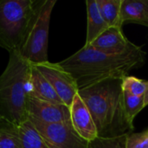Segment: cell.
I'll return each mask as SVG.
<instances>
[{"label":"cell","instance_id":"6da1fadb","mask_svg":"<svg viewBox=\"0 0 148 148\" xmlns=\"http://www.w3.org/2000/svg\"><path fill=\"white\" fill-rule=\"evenodd\" d=\"M146 52L133 44L127 51L108 55L83 46L74 55L58 62L75 80L78 89L108 79H123L145 61Z\"/></svg>","mask_w":148,"mask_h":148},{"label":"cell","instance_id":"7a4b0ae2","mask_svg":"<svg viewBox=\"0 0 148 148\" xmlns=\"http://www.w3.org/2000/svg\"><path fill=\"white\" fill-rule=\"evenodd\" d=\"M95 124L98 137L114 138L134 130L124 106L122 79H108L78 90Z\"/></svg>","mask_w":148,"mask_h":148},{"label":"cell","instance_id":"3957f363","mask_svg":"<svg viewBox=\"0 0 148 148\" xmlns=\"http://www.w3.org/2000/svg\"><path fill=\"white\" fill-rule=\"evenodd\" d=\"M32 65L19 52L10 53L0 75V120L16 127L29 120L28 99Z\"/></svg>","mask_w":148,"mask_h":148},{"label":"cell","instance_id":"277c9868","mask_svg":"<svg viewBox=\"0 0 148 148\" xmlns=\"http://www.w3.org/2000/svg\"><path fill=\"white\" fill-rule=\"evenodd\" d=\"M36 1L0 0V47L9 53L19 52Z\"/></svg>","mask_w":148,"mask_h":148},{"label":"cell","instance_id":"5b68a950","mask_svg":"<svg viewBox=\"0 0 148 148\" xmlns=\"http://www.w3.org/2000/svg\"><path fill=\"white\" fill-rule=\"evenodd\" d=\"M56 0L36 1L23 46L19 51L23 59L36 65L49 62L48 45L51 13Z\"/></svg>","mask_w":148,"mask_h":148},{"label":"cell","instance_id":"8992f818","mask_svg":"<svg viewBox=\"0 0 148 148\" xmlns=\"http://www.w3.org/2000/svg\"><path fill=\"white\" fill-rule=\"evenodd\" d=\"M29 120L36 127L49 148H88V142L75 132L71 121L49 124L30 117Z\"/></svg>","mask_w":148,"mask_h":148},{"label":"cell","instance_id":"52a82bcc","mask_svg":"<svg viewBox=\"0 0 148 148\" xmlns=\"http://www.w3.org/2000/svg\"><path fill=\"white\" fill-rule=\"evenodd\" d=\"M50 83L62 102L70 108L75 96L78 94V87L72 75L63 69L58 62H43L34 65Z\"/></svg>","mask_w":148,"mask_h":148},{"label":"cell","instance_id":"ba28073f","mask_svg":"<svg viewBox=\"0 0 148 148\" xmlns=\"http://www.w3.org/2000/svg\"><path fill=\"white\" fill-rule=\"evenodd\" d=\"M28 114L29 118L49 124L71 121L69 108L66 105L45 101L31 95L28 99Z\"/></svg>","mask_w":148,"mask_h":148},{"label":"cell","instance_id":"9c48e42d","mask_svg":"<svg viewBox=\"0 0 148 148\" xmlns=\"http://www.w3.org/2000/svg\"><path fill=\"white\" fill-rule=\"evenodd\" d=\"M69 111L71 123L75 132L88 142L95 140L98 137L95 124L88 107L78 94L75 96Z\"/></svg>","mask_w":148,"mask_h":148},{"label":"cell","instance_id":"30bf717a","mask_svg":"<svg viewBox=\"0 0 148 148\" xmlns=\"http://www.w3.org/2000/svg\"><path fill=\"white\" fill-rule=\"evenodd\" d=\"M133 44L125 37L121 27L113 26L108 28L88 47L108 55H118L127 51Z\"/></svg>","mask_w":148,"mask_h":148},{"label":"cell","instance_id":"8fae6325","mask_svg":"<svg viewBox=\"0 0 148 148\" xmlns=\"http://www.w3.org/2000/svg\"><path fill=\"white\" fill-rule=\"evenodd\" d=\"M29 84V95L45 101L60 105H65L60 99V97L57 95L50 83L45 79V77L38 71V69L34 65H32L31 67Z\"/></svg>","mask_w":148,"mask_h":148},{"label":"cell","instance_id":"7c38bea8","mask_svg":"<svg viewBox=\"0 0 148 148\" xmlns=\"http://www.w3.org/2000/svg\"><path fill=\"white\" fill-rule=\"evenodd\" d=\"M125 23L148 26V0H122L121 23Z\"/></svg>","mask_w":148,"mask_h":148},{"label":"cell","instance_id":"4fadbf2b","mask_svg":"<svg viewBox=\"0 0 148 148\" xmlns=\"http://www.w3.org/2000/svg\"><path fill=\"white\" fill-rule=\"evenodd\" d=\"M86 4L88 13V26L86 42L84 45L88 46L109 27L101 14L97 0H87Z\"/></svg>","mask_w":148,"mask_h":148},{"label":"cell","instance_id":"5bb4252c","mask_svg":"<svg viewBox=\"0 0 148 148\" xmlns=\"http://www.w3.org/2000/svg\"><path fill=\"white\" fill-rule=\"evenodd\" d=\"M23 148H49L33 123L27 120L17 127Z\"/></svg>","mask_w":148,"mask_h":148},{"label":"cell","instance_id":"9a60e30c","mask_svg":"<svg viewBox=\"0 0 148 148\" xmlns=\"http://www.w3.org/2000/svg\"><path fill=\"white\" fill-rule=\"evenodd\" d=\"M122 0H97L101 14L108 27H122L121 7Z\"/></svg>","mask_w":148,"mask_h":148},{"label":"cell","instance_id":"2e32d148","mask_svg":"<svg viewBox=\"0 0 148 148\" xmlns=\"http://www.w3.org/2000/svg\"><path fill=\"white\" fill-rule=\"evenodd\" d=\"M0 148H23L17 127L1 120Z\"/></svg>","mask_w":148,"mask_h":148},{"label":"cell","instance_id":"e0dca14e","mask_svg":"<svg viewBox=\"0 0 148 148\" xmlns=\"http://www.w3.org/2000/svg\"><path fill=\"white\" fill-rule=\"evenodd\" d=\"M124 95V106L126 114L129 122L134 125V118L137 114L145 108L144 106V95L134 96L123 91Z\"/></svg>","mask_w":148,"mask_h":148},{"label":"cell","instance_id":"ac0fdd59","mask_svg":"<svg viewBox=\"0 0 148 148\" xmlns=\"http://www.w3.org/2000/svg\"><path fill=\"white\" fill-rule=\"evenodd\" d=\"M130 134L114 138L97 137L88 142V148H127V139Z\"/></svg>","mask_w":148,"mask_h":148},{"label":"cell","instance_id":"d6986e66","mask_svg":"<svg viewBox=\"0 0 148 148\" xmlns=\"http://www.w3.org/2000/svg\"><path fill=\"white\" fill-rule=\"evenodd\" d=\"M147 81L138 79L134 76H126L122 79V88L124 92H127L134 96H142L147 88Z\"/></svg>","mask_w":148,"mask_h":148},{"label":"cell","instance_id":"ffe728a7","mask_svg":"<svg viewBox=\"0 0 148 148\" xmlns=\"http://www.w3.org/2000/svg\"><path fill=\"white\" fill-rule=\"evenodd\" d=\"M127 148H148V129L129 134L127 139Z\"/></svg>","mask_w":148,"mask_h":148},{"label":"cell","instance_id":"44dd1931","mask_svg":"<svg viewBox=\"0 0 148 148\" xmlns=\"http://www.w3.org/2000/svg\"><path fill=\"white\" fill-rule=\"evenodd\" d=\"M144 106H145V107L148 106V82L147 88V90H146L145 95H144Z\"/></svg>","mask_w":148,"mask_h":148}]
</instances>
